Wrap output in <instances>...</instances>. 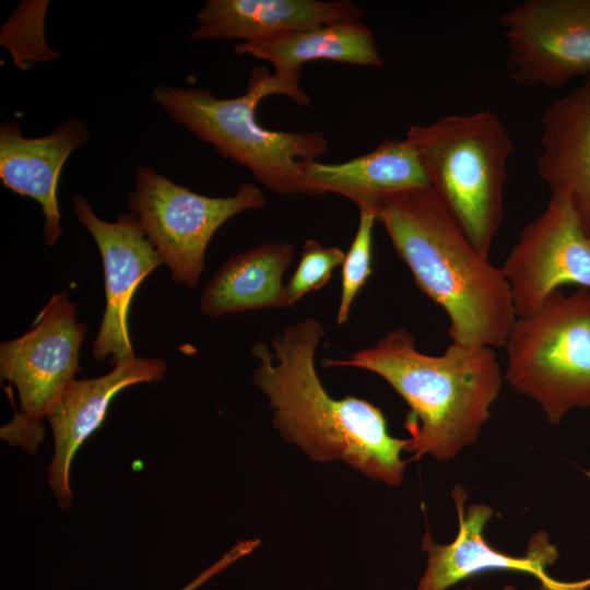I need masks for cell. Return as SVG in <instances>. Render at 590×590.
I'll list each match as a JSON object with an SVG mask.
<instances>
[{
	"label": "cell",
	"mask_w": 590,
	"mask_h": 590,
	"mask_svg": "<svg viewBox=\"0 0 590 590\" xmlns=\"http://www.w3.org/2000/svg\"><path fill=\"white\" fill-rule=\"evenodd\" d=\"M322 323L306 317L283 327L268 344L251 346V379L267 397L273 426L290 444L318 462L341 461L374 481L403 480L408 439L392 437L382 411L356 397L332 398L317 369Z\"/></svg>",
	"instance_id": "obj_1"
},
{
	"label": "cell",
	"mask_w": 590,
	"mask_h": 590,
	"mask_svg": "<svg viewBox=\"0 0 590 590\" xmlns=\"http://www.w3.org/2000/svg\"><path fill=\"white\" fill-rule=\"evenodd\" d=\"M371 211L416 286L446 311L451 342L504 347L517 319L506 275L473 247L430 186L386 193Z\"/></svg>",
	"instance_id": "obj_2"
},
{
	"label": "cell",
	"mask_w": 590,
	"mask_h": 590,
	"mask_svg": "<svg viewBox=\"0 0 590 590\" xmlns=\"http://www.w3.org/2000/svg\"><path fill=\"white\" fill-rule=\"evenodd\" d=\"M324 367L365 369L384 378L408 403L405 451L448 461L479 437L489 418L504 374L489 346L452 343L440 355L422 353L405 328L388 331L375 345Z\"/></svg>",
	"instance_id": "obj_3"
},
{
	"label": "cell",
	"mask_w": 590,
	"mask_h": 590,
	"mask_svg": "<svg viewBox=\"0 0 590 590\" xmlns=\"http://www.w3.org/2000/svg\"><path fill=\"white\" fill-rule=\"evenodd\" d=\"M412 145L430 188L473 247L489 259L504 217L507 163L515 144L491 110L411 126Z\"/></svg>",
	"instance_id": "obj_4"
},
{
	"label": "cell",
	"mask_w": 590,
	"mask_h": 590,
	"mask_svg": "<svg viewBox=\"0 0 590 590\" xmlns=\"http://www.w3.org/2000/svg\"><path fill=\"white\" fill-rule=\"evenodd\" d=\"M152 94L173 121L211 144L222 157L246 167L279 194L300 193L302 161L317 160L329 146L319 131H275L258 123L256 108L264 97L286 96L266 67L252 69L247 90L233 98H217L208 88L163 84Z\"/></svg>",
	"instance_id": "obj_5"
},
{
	"label": "cell",
	"mask_w": 590,
	"mask_h": 590,
	"mask_svg": "<svg viewBox=\"0 0 590 590\" xmlns=\"http://www.w3.org/2000/svg\"><path fill=\"white\" fill-rule=\"evenodd\" d=\"M504 347V379L535 400L551 424L571 409H590V290L554 291L534 314L516 319Z\"/></svg>",
	"instance_id": "obj_6"
},
{
	"label": "cell",
	"mask_w": 590,
	"mask_h": 590,
	"mask_svg": "<svg viewBox=\"0 0 590 590\" xmlns=\"http://www.w3.org/2000/svg\"><path fill=\"white\" fill-rule=\"evenodd\" d=\"M88 328L76 319L68 291L54 294L21 337L0 344V375L17 391L20 412L1 428V438L30 452L44 438L47 417L81 371L80 347Z\"/></svg>",
	"instance_id": "obj_7"
},
{
	"label": "cell",
	"mask_w": 590,
	"mask_h": 590,
	"mask_svg": "<svg viewBox=\"0 0 590 590\" xmlns=\"http://www.w3.org/2000/svg\"><path fill=\"white\" fill-rule=\"evenodd\" d=\"M127 202L170 279L188 288L199 284L206 248L216 231L235 215L267 205L262 190L252 182L244 181L233 196L208 197L146 165L137 168Z\"/></svg>",
	"instance_id": "obj_8"
},
{
	"label": "cell",
	"mask_w": 590,
	"mask_h": 590,
	"mask_svg": "<svg viewBox=\"0 0 590 590\" xmlns=\"http://www.w3.org/2000/svg\"><path fill=\"white\" fill-rule=\"evenodd\" d=\"M500 24L516 83L557 88L590 74V0H524Z\"/></svg>",
	"instance_id": "obj_9"
},
{
	"label": "cell",
	"mask_w": 590,
	"mask_h": 590,
	"mask_svg": "<svg viewBox=\"0 0 590 590\" xmlns=\"http://www.w3.org/2000/svg\"><path fill=\"white\" fill-rule=\"evenodd\" d=\"M502 269L517 318L534 314L560 286L590 290V238L565 196L551 194L543 212L521 229Z\"/></svg>",
	"instance_id": "obj_10"
},
{
	"label": "cell",
	"mask_w": 590,
	"mask_h": 590,
	"mask_svg": "<svg viewBox=\"0 0 590 590\" xmlns=\"http://www.w3.org/2000/svg\"><path fill=\"white\" fill-rule=\"evenodd\" d=\"M72 209L94 238L104 269L106 306L92 355L95 361L109 358L114 366L134 356L128 323L130 304L141 282L163 261L133 212L107 222L81 196L72 197Z\"/></svg>",
	"instance_id": "obj_11"
},
{
	"label": "cell",
	"mask_w": 590,
	"mask_h": 590,
	"mask_svg": "<svg viewBox=\"0 0 590 590\" xmlns=\"http://www.w3.org/2000/svg\"><path fill=\"white\" fill-rule=\"evenodd\" d=\"M167 369L156 357L131 356L96 378L73 379L47 416L54 436L48 484L61 509L73 498L70 467L80 446L102 425L111 400L129 386L160 381Z\"/></svg>",
	"instance_id": "obj_12"
},
{
	"label": "cell",
	"mask_w": 590,
	"mask_h": 590,
	"mask_svg": "<svg viewBox=\"0 0 590 590\" xmlns=\"http://www.w3.org/2000/svg\"><path fill=\"white\" fill-rule=\"evenodd\" d=\"M458 510L459 531L450 544H436L427 530L423 550L427 553V566L416 590H447L452 585L479 573L492 569L520 570L540 577L554 590H576L577 583H558L546 578L545 568L557 558V551L544 532L536 533L524 556L516 557L492 547L483 538V528L493 509L483 504L470 505L464 514L468 498L465 489L456 485L452 491Z\"/></svg>",
	"instance_id": "obj_13"
},
{
	"label": "cell",
	"mask_w": 590,
	"mask_h": 590,
	"mask_svg": "<svg viewBox=\"0 0 590 590\" xmlns=\"http://www.w3.org/2000/svg\"><path fill=\"white\" fill-rule=\"evenodd\" d=\"M90 138L88 128L70 117L43 137L23 135L17 122L0 125V181L14 193L34 199L44 214V240L52 246L60 234L58 182L70 154Z\"/></svg>",
	"instance_id": "obj_14"
},
{
	"label": "cell",
	"mask_w": 590,
	"mask_h": 590,
	"mask_svg": "<svg viewBox=\"0 0 590 590\" xmlns=\"http://www.w3.org/2000/svg\"><path fill=\"white\" fill-rule=\"evenodd\" d=\"M536 169L551 194L568 199L590 238V74L545 110Z\"/></svg>",
	"instance_id": "obj_15"
},
{
	"label": "cell",
	"mask_w": 590,
	"mask_h": 590,
	"mask_svg": "<svg viewBox=\"0 0 590 590\" xmlns=\"http://www.w3.org/2000/svg\"><path fill=\"white\" fill-rule=\"evenodd\" d=\"M365 15L351 0H208L190 38L253 42Z\"/></svg>",
	"instance_id": "obj_16"
},
{
	"label": "cell",
	"mask_w": 590,
	"mask_h": 590,
	"mask_svg": "<svg viewBox=\"0 0 590 590\" xmlns=\"http://www.w3.org/2000/svg\"><path fill=\"white\" fill-rule=\"evenodd\" d=\"M238 55L269 61L279 81L300 106L310 98L299 86L302 66L312 60H333L361 67L384 68L373 31L359 21H349L300 30L253 42L237 43Z\"/></svg>",
	"instance_id": "obj_17"
},
{
	"label": "cell",
	"mask_w": 590,
	"mask_h": 590,
	"mask_svg": "<svg viewBox=\"0 0 590 590\" xmlns=\"http://www.w3.org/2000/svg\"><path fill=\"white\" fill-rule=\"evenodd\" d=\"M424 186H429L427 177L405 139L384 140L375 150L343 163H300V194L335 193L358 210H371L386 193Z\"/></svg>",
	"instance_id": "obj_18"
},
{
	"label": "cell",
	"mask_w": 590,
	"mask_h": 590,
	"mask_svg": "<svg viewBox=\"0 0 590 590\" xmlns=\"http://www.w3.org/2000/svg\"><path fill=\"white\" fill-rule=\"evenodd\" d=\"M295 246L269 241L228 258L204 287L200 309L209 317L286 308L283 275L291 266Z\"/></svg>",
	"instance_id": "obj_19"
},
{
	"label": "cell",
	"mask_w": 590,
	"mask_h": 590,
	"mask_svg": "<svg viewBox=\"0 0 590 590\" xmlns=\"http://www.w3.org/2000/svg\"><path fill=\"white\" fill-rule=\"evenodd\" d=\"M376 222L371 210H359L358 226L342 264L341 297L337 312L339 326L349 320L354 299L371 275L373 233Z\"/></svg>",
	"instance_id": "obj_20"
},
{
	"label": "cell",
	"mask_w": 590,
	"mask_h": 590,
	"mask_svg": "<svg viewBox=\"0 0 590 590\" xmlns=\"http://www.w3.org/2000/svg\"><path fill=\"white\" fill-rule=\"evenodd\" d=\"M345 252L338 247L321 245L315 239L304 243L302 256L294 274L285 284L288 306L296 304L306 294L322 288L333 271L342 267Z\"/></svg>",
	"instance_id": "obj_21"
},
{
	"label": "cell",
	"mask_w": 590,
	"mask_h": 590,
	"mask_svg": "<svg viewBox=\"0 0 590 590\" xmlns=\"http://www.w3.org/2000/svg\"><path fill=\"white\" fill-rule=\"evenodd\" d=\"M260 540H245L236 543L229 551H227L219 560H216L209 568L203 570L191 582L185 586L181 590H196L209 579L237 562L238 559L250 554L258 545Z\"/></svg>",
	"instance_id": "obj_22"
},
{
	"label": "cell",
	"mask_w": 590,
	"mask_h": 590,
	"mask_svg": "<svg viewBox=\"0 0 590 590\" xmlns=\"http://www.w3.org/2000/svg\"><path fill=\"white\" fill-rule=\"evenodd\" d=\"M467 590H471V589H467ZM500 590H516V588L514 586H506Z\"/></svg>",
	"instance_id": "obj_23"
}]
</instances>
